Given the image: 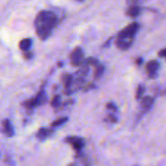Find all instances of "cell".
<instances>
[{
    "label": "cell",
    "mask_w": 166,
    "mask_h": 166,
    "mask_svg": "<svg viewBox=\"0 0 166 166\" xmlns=\"http://www.w3.org/2000/svg\"><path fill=\"white\" fill-rule=\"evenodd\" d=\"M51 133H52V131H51L50 129L42 128V129H40V130H39V132H38L37 136H38V138H39V139L44 140V139H46L47 137H49Z\"/></svg>",
    "instance_id": "cell-9"
},
{
    "label": "cell",
    "mask_w": 166,
    "mask_h": 166,
    "mask_svg": "<svg viewBox=\"0 0 166 166\" xmlns=\"http://www.w3.org/2000/svg\"><path fill=\"white\" fill-rule=\"evenodd\" d=\"M152 102H153V99L151 97V96H146V97H144L143 98V100H142V108L144 111H148L151 109L152 105Z\"/></svg>",
    "instance_id": "cell-8"
},
{
    "label": "cell",
    "mask_w": 166,
    "mask_h": 166,
    "mask_svg": "<svg viewBox=\"0 0 166 166\" xmlns=\"http://www.w3.org/2000/svg\"><path fill=\"white\" fill-rule=\"evenodd\" d=\"M3 129H4V133L11 137V136H13L14 134V129L12 127V124H11V123L9 120H4V123H3Z\"/></svg>",
    "instance_id": "cell-7"
},
{
    "label": "cell",
    "mask_w": 166,
    "mask_h": 166,
    "mask_svg": "<svg viewBox=\"0 0 166 166\" xmlns=\"http://www.w3.org/2000/svg\"><path fill=\"white\" fill-rule=\"evenodd\" d=\"M143 92H144V86H139L138 90H137V93H136V98H137V99H140L141 96H143Z\"/></svg>",
    "instance_id": "cell-14"
},
{
    "label": "cell",
    "mask_w": 166,
    "mask_h": 166,
    "mask_svg": "<svg viewBox=\"0 0 166 166\" xmlns=\"http://www.w3.org/2000/svg\"><path fill=\"white\" fill-rule=\"evenodd\" d=\"M103 71H104V68L102 67V66H99V67H97L96 70H95V77H96V78H99V77L102 75Z\"/></svg>",
    "instance_id": "cell-13"
},
{
    "label": "cell",
    "mask_w": 166,
    "mask_h": 166,
    "mask_svg": "<svg viewBox=\"0 0 166 166\" xmlns=\"http://www.w3.org/2000/svg\"><path fill=\"white\" fill-rule=\"evenodd\" d=\"M67 121V118H61V119H57L55 121H53V123L52 124V126L55 127V126H59L61 124H63L64 123H66Z\"/></svg>",
    "instance_id": "cell-11"
},
{
    "label": "cell",
    "mask_w": 166,
    "mask_h": 166,
    "mask_svg": "<svg viewBox=\"0 0 166 166\" xmlns=\"http://www.w3.org/2000/svg\"><path fill=\"white\" fill-rule=\"evenodd\" d=\"M141 14V8L137 6L136 4H132L127 10H126V15L131 18H136Z\"/></svg>",
    "instance_id": "cell-6"
},
{
    "label": "cell",
    "mask_w": 166,
    "mask_h": 166,
    "mask_svg": "<svg viewBox=\"0 0 166 166\" xmlns=\"http://www.w3.org/2000/svg\"><path fill=\"white\" fill-rule=\"evenodd\" d=\"M143 1H145V0H128V2L130 4H137V3H140Z\"/></svg>",
    "instance_id": "cell-16"
},
{
    "label": "cell",
    "mask_w": 166,
    "mask_h": 166,
    "mask_svg": "<svg viewBox=\"0 0 166 166\" xmlns=\"http://www.w3.org/2000/svg\"><path fill=\"white\" fill-rule=\"evenodd\" d=\"M59 101H60V99H59V96H55L53 99V102H52V105L53 107H57L59 105Z\"/></svg>",
    "instance_id": "cell-15"
},
{
    "label": "cell",
    "mask_w": 166,
    "mask_h": 166,
    "mask_svg": "<svg viewBox=\"0 0 166 166\" xmlns=\"http://www.w3.org/2000/svg\"><path fill=\"white\" fill-rule=\"evenodd\" d=\"M67 141L71 144L72 147H73L76 151H80V150H82V148L84 147V141H83V139H81V138L73 137V138L67 139Z\"/></svg>",
    "instance_id": "cell-5"
},
{
    "label": "cell",
    "mask_w": 166,
    "mask_h": 166,
    "mask_svg": "<svg viewBox=\"0 0 166 166\" xmlns=\"http://www.w3.org/2000/svg\"><path fill=\"white\" fill-rule=\"evenodd\" d=\"M71 83H72V76L66 75V76L64 77V85H65V86L68 87Z\"/></svg>",
    "instance_id": "cell-12"
},
{
    "label": "cell",
    "mask_w": 166,
    "mask_h": 166,
    "mask_svg": "<svg viewBox=\"0 0 166 166\" xmlns=\"http://www.w3.org/2000/svg\"><path fill=\"white\" fill-rule=\"evenodd\" d=\"M78 1H83V0H78Z\"/></svg>",
    "instance_id": "cell-18"
},
{
    "label": "cell",
    "mask_w": 166,
    "mask_h": 166,
    "mask_svg": "<svg viewBox=\"0 0 166 166\" xmlns=\"http://www.w3.org/2000/svg\"><path fill=\"white\" fill-rule=\"evenodd\" d=\"M31 46V40L30 39H24L19 43V48L23 51H27Z\"/></svg>",
    "instance_id": "cell-10"
},
{
    "label": "cell",
    "mask_w": 166,
    "mask_h": 166,
    "mask_svg": "<svg viewBox=\"0 0 166 166\" xmlns=\"http://www.w3.org/2000/svg\"><path fill=\"white\" fill-rule=\"evenodd\" d=\"M84 59V53L81 48H77L71 53V63L74 66H78L83 62Z\"/></svg>",
    "instance_id": "cell-3"
},
{
    "label": "cell",
    "mask_w": 166,
    "mask_h": 166,
    "mask_svg": "<svg viewBox=\"0 0 166 166\" xmlns=\"http://www.w3.org/2000/svg\"><path fill=\"white\" fill-rule=\"evenodd\" d=\"M158 62L157 60H152L147 64V72L150 77H153L157 74L158 69Z\"/></svg>",
    "instance_id": "cell-4"
},
{
    "label": "cell",
    "mask_w": 166,
    "mask_h": 166,
    "mask_svg": "<svg viewBox=\"0 0 166 166\" xmlns=\"http://www.w3.org/2000/svg\"><path fill=\"white\" fill-rule=\"evenodd\" d=\"M58 23V18L53 12L43 11L35 19V28L37 35L41 39H46L50 36L53 27Z\"/></svg>",
    "instance_id": "cell-1"
},
{
    "label": "cell",
    "mask_w": 166,
    "mask_h": 166,
    "mask_svg": "<svg viewBox=\"0 0 166 166\" xmlns=\"http://www.w3.org/2000/svg\"><path fill=\"white\" fill-rule=\"evenodd\" d=\"M139 29V25L137 23L130 24L121 30L116 39V46L119 50H127L133 43L136 32Z\"/></svg>",
    "instance_id": "cell-2"
},
{
    "label": "cell",
    "mask_w": 166,
    "mask_h": 166,
    "mask_svg": "<svg viewBox=\"0 0 166 166\" xmlns=\"http://www.w3.org/2000/svg\"><path fill=\"white\" fill-rule=\"evenodd\" d=\"M161 57H163V58H166V49L165 50H163L162 52H160V53H159Z\"/></svg>",
    "instance_id": "cell-17"
}]
</instances>
